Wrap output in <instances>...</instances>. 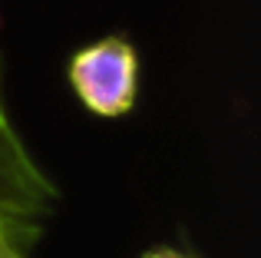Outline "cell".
<instances>
[{
  "label": "cell",
  "instance_id": "cell-1",
  "mask_svg": "<svg viewBox=\"0 0 261 258\" xmlns=\"http://www.w3.org/2000/svg\"><path fill=\"white\" fill-rule=\"evenodd\" d=\"M66 76L70 90L89 113L119 119L133 113L139 96V53L122 37H102L73 53Z\"/></svg>",
  "mask_w": 261,
  "mask_h": 258
},
{
  "label": "cell",
  "instance_id": "cell-2",
  "mask_svg": "<svg viewBox=\"0 0 261 258\" xmlns=\"http://www.w3.org/2000/svg\"><path fill=\"white\" fill-rule=\"evenodd\" d=\"M53 195V182L33 159L0 169V232H10L27 248L43 228V215L50 212Z\"/></svg>",
  "mask_w": 261,
  "mask_h": 258
},
{
  "label": "cell",
  "instance_id": "cell-3",
  "mask_svg": "<svg viewBox=\"0 0 261 258\" xmlns=\"http://www.w3.org/2000/svg\"><path fill=\"white\" fill-rule=\"evenodd\" d=\"M20 162H30V152H27L23 139L17 136V129L10 126V116H7L4 106V90H0V169L20 166Z\"/></svg>",
  "mask_w": 261,
  "mask_h": 258
},
{
  "label": "cell",
  "instance_id": "cell-4",
  "mask_svg": "<svg viewBox=\"0 0 261 258\" xmlns=\"http://www.w3.org/2000/svg\"><path fill=\"white\" fill-rule=\"evenodd\" d=\"M0 258H27L23 245H20L10 232H0Z\"/></svg>",
  "mask_w": 261,
  "mask_h": 258
},
{
  "label": "cell",
  "instance_id": "cell-5",
  "mask_svg": "<svg viewBox=\"0 0 261 258\" xmlns=\"http://www.w3.org/2000/svg\"><path fill=\"white\" fill-rule=\"evenodd\" d=\"M142 258H189V255L175 252V248H152V252H146Z\"/></svg>",
  "mask_w": 261,
  "mask_h": 258
}]
</instances>
